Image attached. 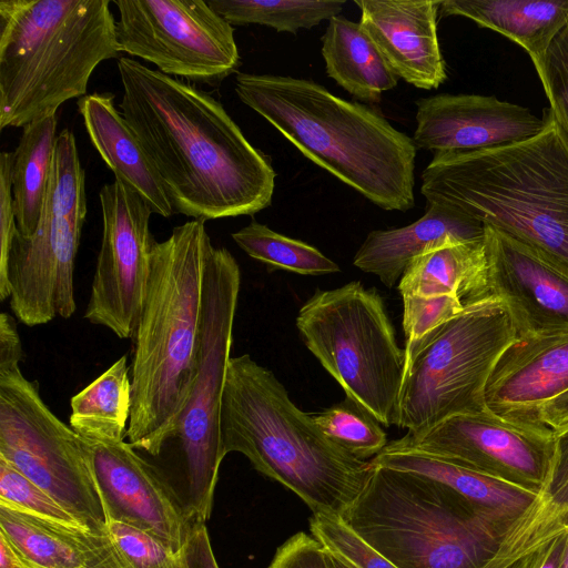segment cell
Segmentation results:
<instances>
[{"label": "cell", "instance_id": "2", "mask_svg": "<svg viewBox=\"0 0 568 568\" xmlns=\"http://www.w3.org/2000/svg\"><path fill=\"white\" fill-rule=\"evenodd\" d=\"M239 99L304 156L386 211L415 205L413 138L307 79L237 72Z\"/></svg>", "mask_w": 568, "mask_h": 568}, {"label": "cell", "instance_id": "46", "mask_svg": "<svg viewBox=\"0 0 568 568\" xmlns=\"http://www.w3.org/2000/svg\"><path fill=\"white\" fill-rule=\"evenodd\" d=\"M0 568H26L11 546L0 536Z\"/></svg>", "mask_w": 568, "mask_h": 568}, {"label": "cell", "instance_id": "39", "mask_svg": "<svg viewBox=\"0 0 568 568\" xmlns=\"http://www.w3.org/2000/svg\"><path fill=\"white\" fill-rule=\"evenodd\" d=\"M536 72L549 109L568 139V24L554 39Z\"/></svg>", "mask_w": 568, "mask_h": 568}, {"label": "cell", "instance_id": "14", "mask_svg": "<svg viewBox=\"0 0 568 568\" xmlns=\"http://www.w3.org/2000/svg\"><path fill=\"white\" fill-rule=\"evenodd\" d=\"M415 449L538 494L555 454V432L544 424H517L488 409L449 417L388 443Z\"/></svg>", "mask_w": 568, "mask_h": 568}, {"label": "cell", "instance_id": "43", "mask_svg": "<svg viewBox=\"0 0 568 568\" xmlns=\"http://www.w3.org/2000/svg\"><path fill=\"white\" fill-rule=\"evenodd\" d=\"M186 554L192 568H220L204 523H195Z\"/></svg>", "mask_w": 568, "mask_h": 568}, {"label": "cell", "instance_id": "8", "mask_svg": "<svg viewBox=\"0 0 568 568\" xmlns=\"http://www.w3.org/2000/svg\"><path fill=\"white\" fill-rule=\"evenodd\" d=\"M296 327L345 396L381 425H397L406 355L375 290L358 281L318 290L298 311Z\"/></svg>", "mask_w": 568, "mask_h": 568}, {"label": "cell", "instance_id": "16", "mask_svg": "<svg viewBox=\"0 0 568 568\" xmlns=\"http://www.w3.org/2000/svg\"><path fill=\"white\" fill-rule=\"evenodd\" d=\"M81 233L69 220L50 215H41L30 236L17 231L0 273V301L9 298L12 313L24 325L74 314V265Z\"/></svg>", "mask_w": 568, "mask_h": 568}, {"label": "cell", "instance_id": "15", "mask_svg": "<svg viewBox=\"0 0 568 568\" xmlns=\"http://www.w3.org/2000/svg\"><path fill=\"white\" fill-rule=\"evenodd\" d=\"M89 444L105 517L185 550L195 521L164 474L126 440Z\"/></svg>", "mask_w": 568, "mask_h": 568}, {"label": "cell", "instance_id": "7", "mask_svg": "<svg viewBox=\"0 0 568 568\" xmlns=\"http://www.w3.org/2000/svg\"><path fill=\"white\" fill-rule=\"evenodd\" d=\"M341 516L397 568H486L508 531L449 486L381 466Z\"/></svg>", "mask_w": 568, "mask_h": 568}, {"label": "cell", "instance_id": "30", "mask_svg": "<svg viewBox=\"0 0 568 568\" xmlns=\"http://www.w3.org/2000/svg\"><path fill=\"white\" fill-rule=\"evenodd\" d=\"M57 115L50 114L22 128L12 152V196L18 232L32 235L41 220L52 164Z\"/></svg>", "mask_w": 568, "mask_h": 568}, {"label": "cell", "instance_id": "26", "mask_svg": "<svg viewBox=\"0 0 568 568\" xmlns=\"http://www.w3.org/2000/svg\"><path fill=\"white\" fill-rule=\"evenodd\" d=\"M442 16H460L521 47L536 71L557 37L568 24V0H444Z\"/></svg>", "mask_w": 568, "mask_h": 568}, {"label": "cell", "instance_id": "12", "mask_svg": "<svg viewBox=\"0 0 568 568\" xmlns=\"http://www.w3.org/2000/svg\"><path fill=\"white\" fill-rule=\"evenodd\" d=\"M121 53L163 74L215 87L234 73V28L203 0H114Z\"/></svg>", "mask_w": 568, "mask_h": 568}, {"label": "cell", "instance_id": "19", "mask_svg": "<svg viewBox=\"0 0 568 568\" xmlns=\"http://www.w3.org/2000/svg\"><path fill=\"white\" fill-rule=\"evenodd\" d=\"M567 390L568 329L517 336L488 377L485 404L503 419L537 425L542 406Z\"/></svg>", "mask_w": 568, "mask_h": 568}, {"label": "cell", "instance_id": "48", "mask_svg": "<svg viewBox=\"0 0 568 568\" xmlns=\"http://www.w3.org/2000/svg\"><path fill=\"white\" fill-rule=\"evenodd\" d=\"M329 559H331L332 568H348L341 560H338L337 558L333 557L332 555H329Z\"/></svg>", "mask_w": 568, "mask_h": 568}, {"label": "cell", "instance_id": "47", "mask_svg": "<svg viewBox=\"0 0 568 568\" xmlns=\"http://www.w3.org/2000/svg\"><path fill=\"white\" fill-rule=\"evenodd\" d=\"M560 568H568V535H567V539H566V545H565V550H564V556H562V561H561Z\"/></svg>", "mask_w": 568, "mask_h": 568}, {"label": "cell", "instance_id": "32", "mask_svg": "<svg viewBox=\"0 0 568 568\" xmlns=\"http://www.w3.org/2000/svg\"><path fill=\"white\" fill-rule=\"evenodd\" d=\"M232 239L248 256L271 267L302 275L339 272V266L316 247L280 234L252 221L232 233Z\"/></svg>", "mask_w": 568, "mask_h": 568}, {"label": "cell", "instance_id": "28", "mask_svg": "<svg viewBox=\"0 0 568 568\" xmlns=\"http://www.w3.org/2000/svg\"><path fill=\"white\" fill-rule=\"evenodd\" d=\"M321 40L327 75L353 97L376 103L397 85L398 77L359 23L333 17Z\"/></svg>", "mask_w": 568, "mask_h": 568}, {"label": "cell", "instance_id": "17", "mask_svg": "<svg viewBox=\"0 0 568 568\" xmlns=\"http://www.w3.org/2000/svg\"><path fill=\"white\" fill-rule=\"evenodd\" d=\"M485 226L490 294L505 305L517 336L568 329V270L546 253Z\"/></svg>", "mask_w": 568, "mask_h": 568}, {"label": "cell", "instance_id": "40", "mask_svg": "<svg viewBox=\"0 0 568 568\" xmlns=\"http://www.w3.org/2000/svg\"><path fill=\"white\" fill-rule=\"evenodd\" d=\"M267 568H332L329 555L311 534L298 531L275 551Z\"/></svg>", "mask_w": 568, "mask_h": 568}, {"label": "cell", "instance_id": "9", "mask_svg": "<svg viewBox=\"0 0 568 568\" xmlns=\"http://www.w3.org/2000/svg\"><path fill=\"white\" fill-rule=\"evenodd\" d=\"M240 287L241 270L235 257L225 247L212 245L204 270L196 373L186 404L162 449L174 446L178 450L186 506L195 523L205 524L211 517L225 457L220 414Z\"/></svg>", "mask_w": 568, "mask_h": 568}, {"label": "cell", "instance_id": "34", "mask_svg": "<svg viewBox=\"0 0 568 568\" xmlns=\"http://www.w3.org/2000/svg\"><path fill=\"white\" fill-rule=\"evenodd\" d=\"M312 417L325 436L356 458H373L388 444L378 420L347 396Z\"/></svg>", "mask_w": 568, "mask_h": 568}, {"label": "cell", "instance_id": "1", "mask_svg": "<svg viewBox=\"0 0 568 568\" xmlns=\"http://www.w3.org/2000/svg\"><path fill=\"white\" fill-rule=\"evenodd\" d=\"M119 104L174 213L194 220L253 215L272 203L276 173L223 104L196 85L118 60Z\"/></svg>", "mask_w": 568, "mask_h": 568}, {"label": "cell", "instance_id": "24", "mask_svg": "<svg viewBox=\"0 0 568 568\" xmlns=\"http://www.w3.org/2000/svg\"><path fill=\"white\" fill-rule=\"evenodd\" d=\"M369 462L373 466L415 473L440 481L508 530L538 495L442 458L390 444Z\"/></svg>", "mask_w": 568, "mask_h": 568}, {"label": "cell", "instance_id": "25", "mask_svg": "<svg viewBox=\"0 0 568 568\" xmlns=\"http://www.w3.org/2000/svg\"><path fill=\"white\" fill-rule=\"evenodd\" d=\"M564 534H568V425L555 432V454L545 485L513 524L486 568H525Z\"/></svg>", "mask_w": 568, "mask_h": 568}, {"label": "cell", "instance_id": "31", "mask_svg": "<svg viewBox=\"0 0 568 568\" xmlns=\"http://www.w3.org/2000/svg\"><path fill=\"white\" fill-rule=\"evenodd\" d=\"M207 3L231 26L261 24L278 32L296 33L339 16L345 1L209 0Z\"/></svg>", "mask_w": 568, "mask_h": 568}, {"label": "cell", "instance_id": "18", "mask_svg": "<svg viewBox=\"0 0 568 568\" xmlns=\"http://www.w3.org/2000/svg\"><path fill=\"white\" fill-rule=\"evenodd\" d=\"M416 106L413 141L434 154L516 143L546 126L544 116L493 95L442 93L417 100Z\"/></svg>", "mask_w": 568, "mask_h": 568}, {"label": "cell", "instance_id": "27", "mask_svg": "<svg viewBox=\"0 0 568 568\" xmlns=\"http://www.w3.org/2000/svg\"><path fill=\"white\" fill-rule=\"evenodd\" d=\"M398 291L402 297L452 295L465 306L491 296L485 237L446 244L418 255L404 271Z\"/></svg>", "mask_w": 568, "mask_h": 568}, {"label": "cell", "instance_id": "22", "mask_svg": "<svg viewBox=\"0 0 568 568\" xmlns=\"http://www.w3.org/2000/svg\"><path fill=\"white\" fill-rule=\"evenodd\" d=\"M484 237V224L445 206L427 203L425 214L412 224L369 232L353 264L393 287L418 255L446 244Z\"/></svg>", "mask_w": 568, "mask_h": 568}, {"label": "cell", "instance_id": "45", "mask_svg": "<svg viewBox=\"0 0 568 568\" xmlns=\"http://www.w3.org/2000/svg\"><path fill=\"white\" fill-rule=\"evenodd\" d=\"M567 535L564 534L546 545L525 568H560Z\"/></svg>", "mask_w": 568, "mask_h": 568}, {"label": "cell", "instance_id": "10", "mask_svg": "<svg viewBox=\"0 0 568 568\" xmlns=\"http://www.w3.org/2000/svg\"><path fill=\"white\" fill-rule=\"evenodd\" d=\"M517 332L495 296L447 322L405 372L397 426L423 433L462 414L487 410L485 387Z\"/></svg>", "mask_w": 568, "mask_h": 568}, {"label": "cell", "instance_id": "38", "mask_svg": "<svg viewBox=\"0 0 568 568\" xmlns=\"http://www.w3.org/2000/svg\"><path fill=\"white\" fill-rule=\"evenodd\" d=\"M106 532L125 568H192L186 549L175 552L125 524L106 518Z\"/></svg>", "mask_w": 568, "mask_h": 568}, {"label": "cell", "instance_id": "20", "mask_svg": "<svg viewBox=\"0 0 568 568\" xmlns=\"http://www.w3.org/2000/svg\"><path fill=\"white\" fill-rule=\"evenodd\" d=\"M440 1L355 0L359 24L407 83L437 89L447 79L437 34Z\"/></svg>", "mask_w": 568, "mask_h": 568}, {"label": "cell", "instance_id": "21", "mask_svg": "<svg viewBox=\"0 0 568 568\" xmlns=\"http://www.w3.org/2000/svg\"><path fill=\"white\" fill-rule=\"evenodd\" d=\"M0 536L26 568H125L106 531L61 525L1 505Z\"/></svg>", "mask_w": 568, "mask_h": 568}, {"label": "cell", "instance_id": "41", "mask_svg": "<svg viewBox=\"0 0 568 568\" xmlns=\"http://www.w3.org/2000/svg\"><path fill=\"white\" fill-rule=\"evenodd\" d=\"M12 152L0 154V273L4 270L12 240L18 231L12 196Z\"/></svg>", "mask_w": 568, "mask_h": 568}, {"label": "cell", "instance_id": "37", "mask_svg": "<svg viewBox=\"0 0 568 568\" xmlns=\"http://www.w3.org/2000/svg\"><path fill=\"white\" fill-rule=\"evenodd\" d=\"M0 505L61 525L87 528L2 457H0Z\"/></svg>", "mask_w": 568, "mask_h": 568}, {"label": "cell", "instance_id": "5", "mask_svg": "<svg viewBox=\"0 0 568 568\" xmlns=\"http://www.w3.org/2000/svg\"><path fill=\"white\" fill-rule=\"evenodd\" d=\"M223 455L240 453L262 475L300 497L312 513L342 514L373 466L323 434L272 371L248 354L230 358L222 395Z\"/></svg>", "mask_w": 568, "mask_h": 568}, {"label": "cell", "instance_id": "35", "mask_svg": "<svg viewBox=\"0 0 568 568\" xmlns=\"http://www.w3.org/2000/svg\"><path fill=\"white\" fill-rule=\"evenodd\" d=\"M403 329L406 337L405 355L408 369L416 356L429 344L443 326L467 306L452 295L404 296ZM405 376V375H404Z\"/></svg>", "mask_w": 568, "mask_h": 568}, {"label": "cell", "instance_id": "42", "mask_svg": "<svg viewBox=\"0 0 568 568\" xmlns=\"http://www.w3.org/2000/svg\"><path fill=\"white\" fill-rule=\"evenodd\" d=\"M23 359L22 344L14 317L0 314V372L20 367Z\"/></svg>", "mask_w": 568, "mask_h": 568}, {"label": "cell", "instance_id": "33", "mask_svg": "<svg viewBox=\"0 0 568 568\" xmlns=\"http://www.w3.org/2000/svg\"><path fill=\"white\" fill-rule=\"evenodd\" d=\"M84 186L74 134L64 129L55 139L42 215L67 219L82 230L87 215Z\"/></svg>", "mask_w": 568, "mask_h": 568}, {"label": "cell", "instance_id": "11", "mask_svg": "<svg viewBox=\"0 0 568 568\" xmlns=\"http://www.w3.org/2000/svg\"><path fill=\"white\" fill-rule=\"evenodd\" d=\"M0 457L83 526L106 531L90 444L55 416L20 367L0 372Z\"/></svg>", "mask_w": 568, "mask_h": 568}, {"label": "cell", "instance_id": "44", "mask_svg": "<svg viewBox=\"0 0 568 568\" xmlns=\"http://www.w3.org/2000/svg\"><path fill=\"white\" fill-rule=\"evenodd\" d=\"M540 422L554 432L568 425V390L542 406Z\"/></svg>", "mask_w": 568, "mask_h": 568}, {"label": "cell", "instance_id": "13", "mask_svg": "<svg viewBox=\"0 0 568 568\" xmlns=\"http://www.w3.org/2000/svg\"><path fill=\"white\" fill-rule=\"evenodd\" d=\"M102 239L83 317L132 338L144 302L151 255L156 243L149 204L114 180L100 190Z\"/></svg>", "mask_w": 568, "mask_h": 568}, {"label": "cell", "instance_id": "29", "mask_svg": "<svg viewBox=\"0 0 568 568\" xmlns=\"http://www.w3.org/2000/svg\"><path fill=\"white\" fill-rule=\"evenodd\" d=\"M129 373L128 356L122 355L70 399L69 425L87 442L125 440L132 407Z\"/></svg>", "mask_w": 568, "mask_h": 568}, {"label": "cell", "instance_id": "4", "mask_svg": "<svg viewBox=\"0 0 568 568\" xmlns=\"http://www.w3.org/2000/svg\"><path fill=\"white\" fill-rule=\"evenodd\" d=\"M211 239L202 220L156 242L146 293L132 337V407L126 442L159 457L193 386L204 270Z\"/></svg>", "mask_w": 568, "mask_h": 568}, {"label": "cell", "instance_id": "6", "mask_svg": "<svg viewBox=\"0 0 568 568\" xmlns=\"http://www.w3.org/2000/svg\"><path fill=\"white\" fill-rule=\"evenodd\" d=\"M109 0L0 1V129L55 114L87 95L94 69L121 53Z\"/></svg>", "mask_w": 568, "mask_h": 568}, {"label": "cell", "instance_id": "36", "mask_svg": "<svg viewBox=\"0 0 568 568\" xmlns=\"http://www.w3.org/2000/svg\"><path fill=\"white\" fill-rule=\"evenodd\" d=\"M310 531L329 555L348 568H397L356 534L339 514L312 513Z\"/></svg>", "mask_w": 568, "mask_h": 568}, {"label": "cell", "instance_id": "3", "mask_svg": "<svg viewBox=\"0 0 568 568\" xmlns=\"http://www.w3.org/2000/svg\"><path fill=\"white\" fill-rule=\"evenodd\" d=\"M537 135L495 148L435 153L420 193L497 229L568 270V139L549 108Z\"/></svg>", "mask_w": 568, "mask_h": 568}, {"label": "cell", "instance_id": "23", "mask_svg": "<svg viewBox=\"0 0 568 568\" xmlns=\"http://www.w3.org/2000/svg\"><path fill=\"white\" fill-rule=\"evenodd\" d=\"M78 110L91 143L115 180L136 192L152 212L170 217L174 211L141 143L110 92H93L78 99Z\"/></svg>", "mask_w": 568, "mask_h": 568}]
</instances>
